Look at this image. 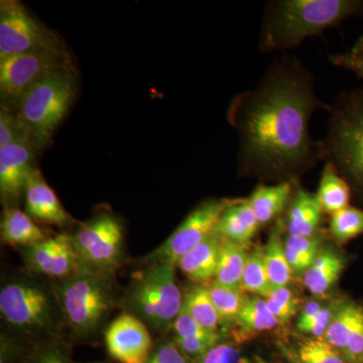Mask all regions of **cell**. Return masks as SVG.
I'll return each mask as SVG.
<instances>
[{"mask_svg": "<svg viewBox=\"0 0 363 363\" xmlns=\"http://www.w3.org/2000/svg\"><path fill=\"white\" fill-rule=\"evenodd\" d=\"M315 79L295 55L274 60L259 84L233 98L227 121L238 136L241 173L264 180L295 182L316 164L319 142L310 133L318 109L329 111Z\"/></svg>", "mask_w": 363, "mask_h": 363, "instance_id": "obj_1", "label": "cell"}, {"mask_svg": "<svg viewBox=\"0 0 363 363\" xmlns=\"http://www.w3.org/2000/svg\"><path fill=\"white\" fill-rule=\"evenodd\" d=\"M0 319L1 332L30 345L68 337L54 283L26 269L2 281Z\"/></svg>", "mask_w": 363, "mask_h": 363, "instance_id": "obj_2", "label": "cell"}, {"mask_svg": "<svg viewBox=\"0 0 363 363\" xmlns=\"http://www.w3.org/2000/svg\"><path fill=\"white\" fill-rule=\"evenodd\" d=\"M362 16V0H272L264 9L259 51L284 54L348 18Z\"/></svg>", "mask_w": 363, "mask_h": 363, "instance_id": "obj_3", "label": "cell"}, {"mask_svg": "<svg viewBox=\"0 0 363 363\" xmlns=\"http://www.w3.org/2000/svg\"><path fill=\"white\" fill-rule=\"evenodd\" d=\"M58 295L72 343L93 342L104 335L112 312L119 304L116 279L87 269L78 271L59 281H52Z\"/></svg>", "mask_w": 363, "mask_h": 363, "instance_id": "obj_4", "label": "cell"}, {"mask_svg": "<svg viewBox=\"0 0 363 363\" xmlns=\"http://www.w3.org/2000/svg\"><path fill=\"white\" fill-rule=\"evenodd\" d=\"M328 112L319 157L335 167L363 203V89L341 93Z\"/></svg>", "mask_w": 363, "mask_h": 363, "instance_id": "obj_5", "label": "cell"}, {"mask_svg": "<svg viewBox=\"0 0 363 363\" xmlns=\"http://www.w3.org/2000/svg\"><path fill=\"white\" fill-rule=\"evenodd\" d=\"M184 292L177 281L176 267L157 264L145 266L128 284L119 306L123 313L140 319L160 336L171 331L183 308Z\"/></svg>", "mask_w": 363, "mask_h": 363, "instance_id": "obj_6", "label": "cell"}, {"mask_svg": "<svg viewBox=\"0 0 363 363\" xmlns=\"http://www.w3.org/2000/svg\"><path fill=\"white\" fill-rule=\"evenodd\" d=\"M77 91V70L72 66L48 76L21 100L16 111L35 154L51 145L55 133L70 111Z\"/></svg>", "mask_w": 363, "mask_h": 363, "instance_id": "obj_7", "label": "cell"}, {"mask_svg": "<svg viewBox=\"0 0 363 363\" xmlns=\"http://www.w3.org/2000/svg\"><path fill=\"white\" fill-rule=\"evenodd\" d=\"M69 234L81 269L116 279L125 262V229L118 215L101 210Z\"/></svg>", "mask_w": 363, "mask_h": 363, "instance_id": "obj_8", "label": "cell"}, {"mask_svg": "<svg viewBox=\"0 0 363 363\" xmlns=\"http://www.w3.org/2000/svg\"><path fill=\"white\" fill-rule=\"evenodd\" d=\"M74 66L63 42L0 60L1 105L18 109L21 100L45 77Z\"/></svg>", "mask_w": 363, "mask_h": 363, "instance_id": "obj_9", "label": "cell"}, {"mask_svg": "<svg viewBox=\"0 0 363 363\" xmlns=\"http://www.w3.org/2000/svg\"><path fill=\"white\" fill-rule=\"evenodd\" d=\"M233 200L213 198L200 203L159 247L143 257V266L167 264L177 267L186 253L214 233L221 215Z\"/></svg>", "mask_w": 363, "mask_h": 363, "instance_id": "obj_10", "label": "cell"}, {"mask_svg": "<svg viewBox=\"0 0 363 363\" xmlns=\"http://www.w3.org/2000/svg\"><path fill=\"white\" fill-rule=\"evenodd\" d=\"M63 42L18 0L0 2V60Z\"/></svg>", "mask_w": 363, "mask_h": 363, "instance_id": "obj_11", "label": "cell"}, {"mask_svg": "<svg viewBox=\"0 0 363 363\" xmlns=\"http://www.w3.org/2000/svg\"><path fill=\"white\" fill-rule=\"evenodd\" d=\"M107 354L116 363H145L155 340L140 319L123 313L109 323L104 333Z\"/></svg>", "mask_w": 363, "mask_h": 363, "instance_id": "obj_12", "label": "cell"}, {"mask_svg": "<svg viewBox=\"0 0 363 363\" xmlns=\"http://www.w3.org/2000/svg\"><path fill=\"white\" fill-rule=\"evenodd\" d=\"M20 252L26 271L51 281L67 278L80 269L69 233L55 234L32 247L20 248Z\"/></svg>", "mask_w": 363, "mask_h": 363, "instance_id": "obj_13", "label": "cell"}, {"mask_svg": "<svg viewBox=\"0 0 363 363\" xmlns=\"http://www.w3.org/2000/svg\"><path fill=\"white\" fill-rule=\"evenodd\" d=\"M35 152L26 140L0 147V199L4 207H20L26 185L37 169Z\"/></svg>", "mask_w": 363, "mask_h": 363, "instance_id": "obj_14", "label": "cell"}, {"mask_svg": "<svg viewBox=\"0 0 363 363\" xmlns=\"http://www.w3.org/2000/svg\"><path fill=\"white\" fill-rule=\"evenodd\" d=\"M23 203L26 213L37 223L62 228L75 224L73 217L60 202L58 196L38 168L28 182Z\"/></svg>", "mask_w": 363, "mask_h": 363, "instance_id": "obj_15", "label": "cell"}, {"mask_svg": "<svg viewBox=\"0 0 363 363\" xmlns=\"http://www.w3.org/2000/svg\"><path fill=\"white\" fill-rule=\"evenodd\" d=\"M169 335L191 362L202 357L223 340L222 334L208 331L196 323L195 320L184 311L183 308L174 322Z\"/></svg>", "mask_w": 363, "mask_h": 363, "instance_id": "obj_16", "label": "cell"}, {"mask_svg": "<svg viewBox=\"0 0 363 363\" xmlns=\"http://www.w3.org/2000/svg\"><path fill=\"white\" fill-rule=\"evenodd\" d=\"M291 199L286 222L289 235L309 238L319 233L324 211L316 193L298 188Z\"/></svg>", "mask_w": 363, "mask_h": 363, "instance_id": "obj_17", "label": "cell"}, {"mask_svg": "<svg viewBox=\"0 0 363 363\" xmlns=\"http://www.w3.org/2000/svg\"><path fill=\"white\" fill-rule=\"evenodd\" d=\"M260 224L247 199H233L217 223L215 233L223 240L247 247Z\"/></svg>", "mask_w": 363, "mask_h": 363, "instance_id": "obj_18", "label": "cell"}, {"mask_svg": "<svg viewBox=\"0 0 363 363\" xmlns=\"http://www.w3.org/2000/svg\"><path fill=\"white\" fill-rule=\"evenodd\" d=\"M221 245L222 238L214 231L209 238L186 253L179 260L177 267L194 284L210 283L216 274Z\"/></svg>", "mask_w": 363, "mask_h": 363, "instance_id": "obj_19", "label": "cell"}, {"mask_svg": "<svg viewBox=\"0 0 363 363\" xmlns=\"http://www.w3.org/2000/svg\"><path fill=\"white\" fill-rule=\"evenodd\" d=\"M50 236L20 207H4L0 224L2 245L20 248L32 247Z\"/></svg>", "mask_w": 363, "mask_h": 363, "instance_id": "obj_20", "label": "cell"}, {"mask_svg": "<svg viewBox=\"0 0 363 363\" xmlns=\"http://www.w3.org/2000/svg\"><path fill=\"white\" fill-rule=\"evenodd\" d=\"M345 266L343 255L334 248L323 247L314 264L303 274V284L313 295H324L340 278Z\"/></svg>", "mask_w": 363, "mask_h": 363, "instance_id": "obj_21", "label": "cell"}, {"mask_svg": "<svg viewBox=\"0 0 363 363\" xmlns=\"http://www.w3.org/2000/svg\"><path fill=\"white\" fill-rule=\"evenodd\" d=\"M294 183L281 182L274 185L257 186L247 198L260 226L274 220L290 202L294 191Z\"/></svg>", "mask_w": 363, "mask_h": 363, "instance_id": "obj_22", "label": "cell"}, {"mask_svg": "<svg viewBox=\"0 0 363 363\" xmlns=\"http://www.w3.org/2000/svg\"><path fill=\"white\" fill-rule=\"evenodd\" d=\"M238 330L234 333L238 343L264 332L274 330L279 322L269 310L266 298H247L236 320Z\"/></svg>", "mask_w": 363, "mask_h": 363, "instance_id": "obj_23", "label": "cell"}, {"mask_svg": "<svg viewBox=\"0 0 363 363\" xmlns=\"http://www.w3.org/2000/svg\"><path fill=\"white\" fill-rule=\"evenodd\" d=\"M183 292L184 311L206 330L222 334L220 329L223 325L212 302L207 286L193 283V285L188 286Z\"/></svg>", "mask_w": 363, "mask_h": 363, "instance_id": "obj_24", "label": "cell"}, {"mask_svg": "<svg viewBox=\"0 0 363 363\" xmlns=\"http://www.w3.org/2000/svg\"><path fill=\"white\" fill-rule=\"evenodd\" d=\"M316 194L324 213L333 215L350 206V185L331 162L325 164Z\"/></svg>", "mask_w": 363, "mask_h": 363, "instance_id": "obj_25", "label": "cell"}, {"mask_svg": "<svg viewBox=\"0 0 363 363\" xmlns=\"http://www.w3.org/2000/svg\"><path fill=\"white\" fill-rule=\"evenodd\" d=\"M362 312V303L346 298L339 300L331 323L325 333V340L342 353Z\"/></svg>", "mask_w": 363, "mask_h": 363, "instance_id": "obj_26", "label": "cell"}, {"mask_svg": "<svg viewBox=\"0 0 363 363\" xmlns=\"http://www.w3.org/2000/svg\"><path fill=\"white\" fill-rule=\"evenodd\" d=\"M286 259L293 276L302 277L314 264L324 247V236L318 233L309 238L286 236L284 241Z\"/></svg>", "mask_w": 363, "mask_h": 363, "instance_id": "obj_27", "label": "cell"}, {"mask_svg": "<svg viewBox=\"0 0 363 363\" xmlns=\"http://www.w3.org/2000/svg\"><path fill=\"white\" fill-rule=\"evenodd\" d=\"M247 257L248 253L245 252V247L222 238L220 255L214 281L230 288H241Z\"/></svg>", "mask_w": 363, "mask_h": 363, "instance_id": "obj_28", "label": "cell"}, {"mask_svg": "<svg viewBox=\"0 0 363 363\" xmlns=\"http://www.w3.org/2000/svg\"><path fill=\"white\" fill-rule=\"evenodd\" d=\"M281 231V224L274 227L264 250V262L272 289L288 286L293 277L292 269L286 259Z\"/></svg>", "mask_w": 363, "mask_h": 363, "instance_id": "obj_29", "label": "cell"}, {"mask_svg": "<svg viewBox=\"0 0 363 363\" xmlns=\"http://www.w3.org/2000/svg\"><path fill=\"white\" fill-rule=\"evenodd\" d=\"M285 354L289 363H348L324 338L305 337Z\"/></svg>", "mask_w": 363, "mask_h": 363, "instance_id": "obj_30", "label": "cell"}, {"mask_svg": "<svg viewBox=\"0 0 363 363\" xmlns=\"http://www.w3.org/2000/svg\"><path fill=\"white\" fill-rule=\"evenodd\" d=\"M209 290L212 302L218 312L222 325L235 324L238 315L247 301L245 291L241 288H230L217 283L216 281H211L205 284Z\"/></svg>", "mask_w": 363, "mask_h": 363, "instance_id": "obj_31", "label": "cell"}, {"mask_svg": "<svg viewBox=\"0 0 363 363\" xmlns=\"http://www.w3.org/2000/svg\"><path fill=\"white\" fill-rule=\"evenodd\" d=\"M241 288L245 292L252 293L264 298L269 297V294L274 290L269 283L264 250H255L248 253Z\"/></svg>", "mask_w": 363, "mask_h": 363, "instance_id": "obj_32", "label": "cell"}, {"mask_svg": "<svg viewBox=\"0 0 363 363\" xmlns=\"http://www.w3.org/2000/svg\"><path fill=\"white\" fill-rule=\"evenodd\" d=\"M73 343L68 337L50 339L30 346L21 363H74Z\"/></svg>", "mask_w": 363, "mask_h": 363, "instance_id": "obj_33", "label": "cell"}, {"mask_svg": "<svg viewBox=\"0 0 363 363\" xmlns=\"http://www.w3.org/2000/svg\"><path fill=\"white\" fill-rule=\"evenodd\" d=\"M330 234L336 242L344 245L363 234V210L348 206L331 215Z\"/></svg>", "mask_w": 363, "mask_h": 363, "instance_id": "obj_34", "label": "cell"}, {"mask_svg": "<svg viewBox=\"0 0 363 363\" xmlns=\"http://www.w3.org/2000/svg\"><path fill=\"white\" fill-rule=\"evenodd\" d=\"M266 301L279 324L288 323L297 314L300 306V300L288 286L274 289Z\"/></svg>", "mask_w": 363, "mask_h": 363, "instance_id": "obj_35", "label": "cell"}, {"mask_svg": "<svg viewBox=\"0 0 363 363\" xmlns=\"http://www.w3.org/2000/svg\"><path fill=\"white\" fill-rule=\"evenodd\" d=\"M21 140H28V138L18 111L1 105L0 106V147H6Z\"/></svg>", "mask_w": 363, "mask_h": 363, "instance_id": "obj_36", "label": "cell"}, {"mask_svg": "<svg viewBox=\"0 0 363 363\" xmlns=\"http://www.w3.org/2000/svg\"><path fill=\"white\" fill-rule=\"evenodd\" d=\"M191 363H252V359L247 357L238 343L222 340L206 354Z\"/></svg>", "mask_w": 363, "mask_h": 363, "instance_id": "obj_37", "label": "cell"}, {"mask_svg": "<svg viewBox=\"0 0 363 363\" xmlns=\"http://www.w3.org/2000/svg\"><path fill=\"white\" fill-rule=\"evenodd\" d=\"M145 363H191L169 334L155 340L154 348Z\"/></svg>", "mask_w": 363, "mask_h": 363, "instance_id": "obj_38", "label": "cell"}, {"mask_svg": "<svg viewBox=\"0 0 363 363\" xmlns=\"http://www.w3.org/2000/svg\"><path fill=\"white\" fill-rule=\"evenodd\" d=\"M329 60L334 66L352 72L363 81V35L350 51L331 55Z\"/></svg>", "mask_w": 363, "mask_h": 363, "instance_id": "obj_39", "label": "cell"}, {"mask_svg": "<svg viewBox=\"0 0 363 363\" xmlns=\"http://www.w3.org/2000/svg\"><path fill=\"white\" fill-rule=\"evenodd\" d=\"M30 344L1 332L0 335V363H21L25 359Z\"/></svg>", "mask_w": 363, "mask_h": 363, "instance_id": "obj_40", "label": "cell"}, {"mask_svg": "<svg viewBox=\"0 0 363 363\" xmlns=\"http://www.w3.org/2000/svg\"><path fill=\"white\" fill-rule=\"evenodd\" d=\"M337 302L335 304L330 305V307H323L317 315H315L312 319H310L307 323L302 325V326L297 327L298 330L308 337L313 338H324L325 333L328 329L329 325L332 321V318L335 313L336 307H337Z\"/></svg>", "mask_w": 363, "mask_h": 363, "instance_id": "obj_41", "label": "cell"}, {"mask_svg": "<svg viewBox=\"0 0 363 363\" xmlns=\"http://www.w3.org/2000/svg\"><path fill=\"white\" fill-rule=\"evenodd\" d=\"M342 354L348 363H363V312L351 331Z\"/></svg>", "mask_w": 363, "mask_h": 363, "instance_id": "obj_42", "label": "cell"}, {"mask_svg": "<svg viewBox=\"0 0 363 363\" xmlns=\"http://www.w3.org/2000/svg\"><path fill=\"white\" fill-rule=\"evenodd\" d=\"M323 307V304L317 300H311L306 303L304 307L301 310L300 315H298L297 327L307 323L315 315L321 311Z\"/></svg>", "mask_w": 363, "mask_h": 363, "instance_id": "obj_43", "label": "cell"}, {"mask_svg": "<svg viewBox=\"0 0 363 363\" xmlns=\"http://www.w3.org/2000/svg\"><path fill=\"white\" fill-rule=\"evenodd\" d=\"M252 363H269L266 362V360L262 359V358H255L252 359Z\"/></svg>", "mask_w": 363, "mask_h": 363, "instance_id": "obj_44", "label": "cell"}, {"mask_svg": "<svg viewBox=\"0 0 363 363\" xmlns=\"http://www.w3.org/2000/svg\"><path fill=\"white\" fill-rule=\"evenodd\" d=\"M74 363H116V362H75Z\"/></svg>", "mask_w": 363, "mask_h": 363, "instance_id": "obj_45", "label": "cell"}]
</instances>
